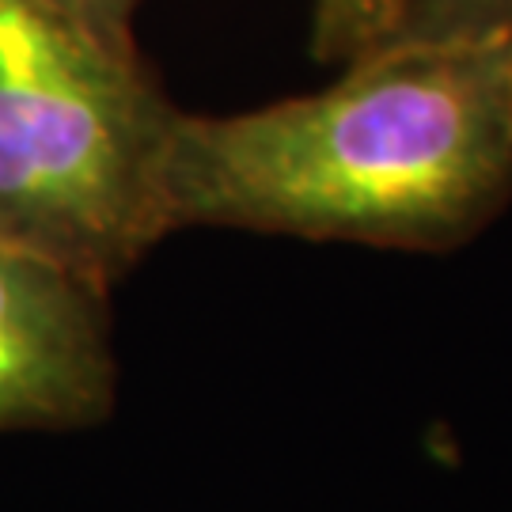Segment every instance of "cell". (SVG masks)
Wrapping results in <instances>:
<instances>
[{
  "mask_svg": "<svg viewBox=\"0 0 512 512\" xmlns=\"http://www.w3.org/2000/svg\"><path fill=\"white\" fill-rule=\"evenodd\" d=\"M164 198L171 232L452 251L512 202V31L403 38L319 92L179 110Z\"/></svg>",
  "mask_w": 512,
  "mask_h": 512,
  "instance_id": "6da1fadb",
  "label": "cell"
},
{
  "mask_svg": "<svg viewBox=\"0 0 512 512\" xmlns=\"http://www.w3.org/2000/svg\"><path fill=\"white\" fill-rule=\"evenodd\" d=\"M175 118L137 42L0 0V239L110 293L171 236Z\"/></svg>",
  "mask_w": 512,
  "mask_h": 512,
  "instance_id": "7a4b0ae2",
  "label": "cell"
},
{
  "mask_svg": "<svg viewBox=\"0 0 512 512\" xmlns=\"http://www.w3.org/2000/svg\"><path fill=\"white\" fill-rule=\"evenodd\" d=\"M110 293L0 239V429H80L114 410Z\"/></svg>",
  "mask_w": 512,
  "mask_h": 512,
  "instance_id": "3957f363",
  "label": "cell"
},
{
  "mask_svg": "<svg viewBox=\"0 0 512 512\" xmlns=\"http://www.w3.org/2000/svg\"><path fill=\"white\" fill-rule=\"evenodd\" d=\"M406 0H311V57L323 65H349L387 46Z\"/></svg>",
  "mask_w": 512,
  "mask_h": 512,
  "instance_id": "277c9868",
  "label": "cell"
},
{
  "mask_svg": "<svg viewBox=\"0 0 512 512\" xmlns=\"http://www.w3.org/2000/svg\"><path fill=\"white\" fill-rule=\"evenodd\" d=\"M512 31V0H406L399 31L403 38H467Z\"/></svg>",
  "mask_w": 512,
  "mask_h": 512,
  "instance_id": "5b68a950",
  "label": "cell"
},
{
  "mask_svg": "<svg viewBox=\"0 0 512 512\" xmlns=\"http://www.w3.org/2000/svg\"><path fill=\"white\" fill-rule=\"evenodd\" d=\"M61 12H69L73 19L88 23L92 31L118 42H137L133 38V12L141 0H50Z\"/></svg>",
  "mask_w": 512,
  "mask_h": 512,
  "instance_id": "8992f818",
  "label": "cell"
}]
</instances>
